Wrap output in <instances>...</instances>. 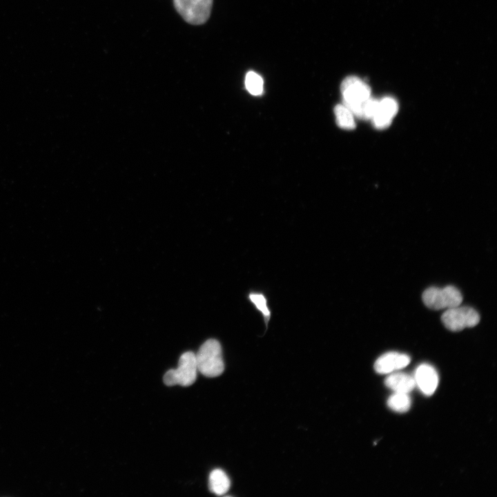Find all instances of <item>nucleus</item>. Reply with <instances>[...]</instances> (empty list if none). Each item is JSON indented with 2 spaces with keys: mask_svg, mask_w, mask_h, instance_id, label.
<instances>
[{
  "mask_svg": "<svg viewBox=\"0 0 497 497\" xmlns=\"http://www.w3.org/2000/svg\"><path fill=\"white\" fill-rule=\"evenodd\" d=\"M231 481L226 474L222 469L213 470L209 476V489L216 495L225 494L230 488Z\"/></svg>",
  "mask_w": 497,
  "mask_h": 497,
  "instance_id": "11",
  "label": "nucleus"
},
{
  "mask_svg": "<svg viewBox=\"0 0 497 497\" xmlns=\"http://www.w3.org/2000/svg\"><path fill=\"white\" fill-rule=\"evenodd\" d=\"M197 371L202 375L214 378L221 375L224 370L222 347L215 339L207 340L195 354Z\"/></svg>",
  "mask_w": 497,
  "mask_h": 497,
  "instance_id": "2",
  "label": "nucleus"
},
{
  "mask_svg": "<svg viewBox=\"0 0 497 497\" xmlns=\"http://www.w3.org/2000/svg\"><path fill=\"white\" fill-rule=\"evenodd\" d=\"M342 104L358 118L368 119L372 97L369 85L356 76H348L340 86Z\"/></svg>",
  "mask_w": 497,
  "mask_h": 497,
  "instance_id": "1",
  "label": "nucleus"
},
{
  "mask_svg": "<svg viewBox=\"0 0 497 497\" xmlns=\"http://www.w3.org/2000/svg\"><path fill=\"white\" fill-rule=\"evenodd\" d=\"M197 371L195 353L187 351L180 356L177 368L170 369L165 373L164 382L167 386L188 387L196 380Z\"/></svg>",
  "mask_w": 497,
  "mask_h": 497,
  "instance_id": "3",
  "label": "nucleus"
},
{
  "mask_svg": "<svg viewBox=\"0 0 497 497\" xmlns=\"http://www.w3.org/2000/svg\"><path fill=\"white\" fill-rule=\"evenodd\" d=\"M385 385L394 392H411L416 387L413 376L402 372H393L386 378Z\"/></svg>",
  "mask_w": 497,
  "mask_h": 497,
  "instance_id": "10",
  "label": "nucleus"
},
{
  "mask_svg": "<svg viewBox=\"0 0 497 497\" xmlns=\"http://www.w3.org/2000/svg\"><path fill=\"white\" fill-rule=\"evenodd\" d=\"M409 362L410 358L407 354L391 351L380 356L374 369L380 374H389L405 368Z\"/></svg>",
  "mask_w": 497,
  "mask_h": 497,
  "instance_id": "9",
  "label": "nucleus"
},
{
  "mask_svg": "<svg viewBox=\"0 0 497 497\" xmlns=\"http://www.w3.org/2000/svg\"><path fill=\"white\" fill-rule=\"evenodd\" d=\"M263 79L260 75L253 71H249L245 77V86L253 95H260L263 92Z\"/></svg>",
  "mask_w": 497,
  "mask_h": 497,
  "instance_id": "14",
  "label": "nucleus"
},
{
  "mask_svg": "<svg viewBox=\"0 0 497 497\" xmlns=\"http://www.w3.org/2000/svg\"><path fill=\"white\" fill-rule=\"evenodd\" d=\"M249 299L255 306V307L262 313L264 318L267 324L269 320L271 313L267 306L266 299L264 295L260 293H251Z\"/></svg>",
  "mask_w": 497,
  "mask_h": 497,
  "instance_id": "15",
  "label": "nucleus"
},
{
  "mask_svg": "<svg viewBox=\"0 0 497 497\" xmlns=\"http://www.w3.org/2000/svg\"><path fill=\"white\" fill-rule=\"evenodd\" d=\"M416 386L425 396H431L436 391L439 379L436 370L430 364L419 365L413 376Z\"/></svg>",
  "mask_w": 497,
  "mask_h": 497,
  "instance_id": "8",
  "label": "nucleus"
},
{
  "mask_svg": "<svg viewBox=\"0 0 497 497\" xmlns=\"http://www.w3.org/2000/svg\"><path fill=\"white\" fill-rule=\"evenodd\" d=\"M398 110V104L394 98L385 97L378 99L375 113L371 119L373 126L378 129L387 128Z\"/></svg>",
  "mask_w": 497,
  "mask_h": 497,
  "instance_id": "7",
  "label": "nucleus"
},
{
  "mask_svg": "<svg viewBox=\"0 0 497 497\" xmlns=\"http://www.w3.org/2000/svg\"><path fill=\"white\" fill-rule=\"evenodd\" d=\"M411 401L407 393L394 392L387 400L388 407L398 413L407 412L411 407Z\"/></svg>",
  "mask_w": 497,
  "mask_h": 497,
  "instance_id": "13",
  "label": "nucleus"
},
{
  "mask_svg": "<svg viewBox=\"0 0 497 497\" xmlns=\"http://www.w3.org/2000/svg\"><path fill=\"white\" fill-rule=\"evenodd\" d=\"M422 299L428 308L440 310L459 306L462 296L455 286H447L444 288H428L423 292Z\"/></svg>",
  "mask_w": 497,
  "mask_h": 497,
  "instance_id": "4",
  "label": "nucleus"
},
{
  "mask_svg": "<svg viewBox=\"0 0 497 497\" xmlns=\"http://www.w3.org/2000/svg\"><path fill=\"white\" fill-rule=\"evenodd\" d=\"M179 14L188 23H204L210 17L213 0H173Z\"/></svg>",
  "mask_w": 497,
  "mask_h": 497,
  "instance_id": "5",
  "label": "nucleus"
},
{
  "mask_svg": "<svg viewBox=\"0 0 497 497\" xmlns=\"http://www.w3.org/2000/svg\"><path fill=\"white\" fill-rule=\"evenodd\" d=\"M441 320L449 330L460 331L476 326L480 321V316L473 308L459 305L447 309L442 315Z\"/></svg>",
  "mask_w": 497,
  "mask_h": 497,
  "instance_id": "6",
  "label": "nucleus"
},
{
  "mask_svg": "<svg viewBox=\"0 0 497 497\" xmlns=\"http://www.w3.org/2000/svg\"><path fill=\"white\" fill-rule=\"evenodd\" d=\"M334 114L338 126L345 130H353L355 127L354 115L344 104L335 106Z\"/></svg>",
  "mask_w": 497,
  "mask_h": 497,
  "instance_id": "12",
  "label": "nucleus"
}]
</instances>
